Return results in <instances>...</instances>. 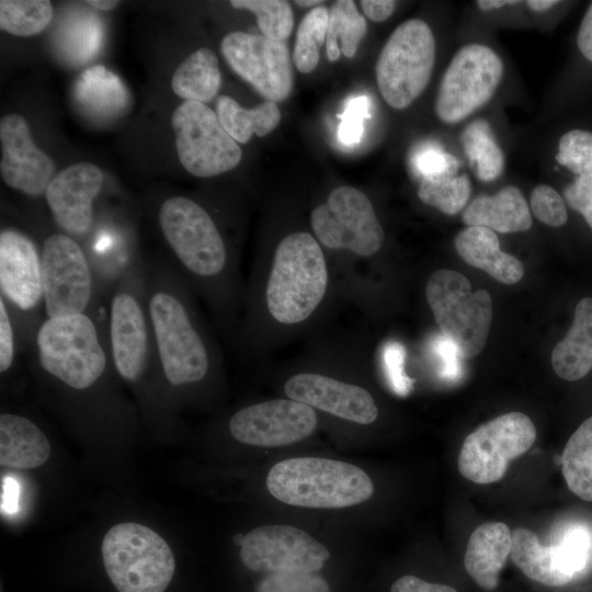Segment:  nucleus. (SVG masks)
<instances>
[{"instance_id": "1", "label": "nucleus", "mask_w": 592, "mask_h": 592, "mask_svg": "<svg viewBox=\"0 0 592 592\" xmlns=\"http://www.w3.org/2000/svg\"><path fill=\"white\" fill-rule=\"evenodd\" d=\"M146 296L166 380L173 387H183L205 379L210 366L208 346L172 267H151L146 272Z\"/></svg>"}, {"instance_id": "2", "label": "nucleus", "mask_w": 592, "mask_h": 592, "mask_svg": "<svg viewBox=\"0 0 592 592\" xmlns=\"http://www.w3.org/2000/svg\"><path fill=\"white\" fill-rule=\"evenodd\" d=\"M266 488L278 501L312 509H340L362 503L374 492L360 467L322 457H294L276 463Z\"/></svg>"}, {"instance_id": "3", "label": "nucleus", "mask_w": 592, "mask_h": 592, "mask_svg": "<svg viewBox=\"0 0 592 592\" xmlns=\"http://www.w3.org/2000/svg\"><path fill=\"white\" fill-rule=\"evenodd\" d=\"M328 269L319 242L308 232H293L277 246L265 289L271 316L284 325L306 320L320 305Z\"/></svg>"}, {"instance_id": "4", "label": "nucleus", "mask_w": 592, "mask_h": 592, "mask_svg": "<svg viewBox=\"0 0 592 592\" xmlns=\"http://www.w3.org/2000/svg\"><path fill=\"white\" fill-rule=\"evenodd\" d=\"M106 573L118 592H164L175 561L166 540L138 523L111 527L102 540Z\"/></svg>"}, {"instance_id": "5", "label": "nucleus", "mask_w": 592, "mask_h": 592, "mask_svg": "<svg viewBox=\"0 0 592 592\" xmlns=\"http://www.w3.org/2000/svg\"><path fill=\"white\" fill-rule=\"evenodd\" d=\"M435 38L420 19L399 24L384 45L375 67L383 99L396 110L408 107L426 88L434 68Z\"/></svg>"}, {"instance_id": "6", "label": "nucleus", "mask_w": 592, "mask_h": 592, "mask_svg": "<svg viewBox=\"0 0 592 592\" xmlns=\"http://www.w3.org/2000/svg\"><path fill=\"white\" fill-rule=\"evenodd\" d=\"M425 296L442 333L456 344L462 357L479 354L492 319L490 294L485 289L471 292L465 275L441 269L429 277Z\"/></svg>"}, {"instance_id": "7", "label": "nucleus", "mask_w": 592, "mask_h": 592, "mask_svg": "<svg viewBox=\"0 0 592 592\" xmlns=\"http://www.w3.org/2000/svg\"><path fill=\"white\" fill-rule=\"evenodd\" d=\"M159 226L182 269L202 280L224 273L227 250L223 237L200 204L185 196H172L159 208Z\"/></svg>"}, {"instance_id": "8", "label": "nucleus", "mask_w": 592, "mask_h": 592, "mask_svg": "<svg viewBox=\"0 0 592 592\" xmlns=\"http://www.w3.org/2000/svg\"><path fill=\"white\" fill-rule=\"evenodd\" d=\"M39 252L46 319L88 314L95 278L81 246L71 236L56 232L43 241Z\"/></svg>"}, {"instance_id": "9", "label": "nucleus", "mask_w": 592, "mask_h": 592, "mask_svg": "<svg viewBox=\"0 0 592 592\" xmlns=\"http://www.w3.org/2000/svg\"><path fill=\"white\" fill-rule=\"evenodd\" d=\"M178 157L197 178H212L239 164L242 151L204 103L182 102L171 116Z\"/></svg>"}, {"instance_id": "10", "label": "nucleus", "mask_w": 592, "mask_h": 592, "mask_svg": "<svg viewBox=\"0 0 592 592\" xmlns=\"http://www.w3.org/2000/svg\"><path fill=\"white\" fill-rule=\"evenodd\" d=\"M503 75V62L493 49L481 44L459 48L441 80L435 113L447 124L462 122L494 94Z\"/></svg>"}, {"instance_id": "11", "label": "nucleus", "mask_w": 592, "mask_h": 592, "mask_svg": "<svg viewBox=\"0 0 592 592\" xmlns=\"http://www.w3.org/2000/svg\"><path fill=\"white\" fill-rule=\"evenodd\" d=\"M535 439V425L526 414L504 413L467 435L459 452L458 470L475 483L499 481L510 462L526 453Z\"/></svg>"}, {"instance_id": "12", "label": "nucleus", "mask_w": 592, "mask_h": 592, "mask_svg": "<svg viewBox=\"0 0 592 592\" xmlns=\"http://www.w3.org/2000/svg\"><path fill=\"white\" fill-rule=\"evenodd\" d=\"M311 228L329 249H348L360 257L376 253L384 230L369 198L353 186H339L310 215Z\"/></svg>"}, {"instance_id": "13", "label": "nucleus", "mask_w": 592, "mask_h": 592, "mask_svg": "<svg viewBox=\"0 0 592 592\" xmlns=\"http://www.w3.org/2000/svg\"><path fill=\"white\" fill-rule=\"evenodd\" d=\"M330 558L329 549L307 532L291 525H263L247 533L240 559L251 571L265 574L316 573Z\"/></svg>"}, {"instance_id": "14", "label": "nucleus", "mask_w": 592, "mask_h": 592, "mask_svg": "<svg viewBox=\"0 0 592 592\" xmlns=\"http://www.w3.org/2000/svg\"><path fill=\"white\" fill-rule=\"evenodd\" d=\"M220 52L229 67L266 101L281 102L289 95L294 78L285 42L235 31L223 38Z\"/></svg>"}, {"instance_id": "15", "label": "nucleus", "mask_w": 592, "mask_h": 592, "mask_svg": "<svg viewBox=\"0 0 592 592\" xmlns=\"http://www.w3.org/2000/svg\"><path fill=\"white\" fill-rule=\"evenodd\" d=\"M0 294L19 330L44 307L41 252L29 236L11 228L0 232Z\"/></svg>"}, {"instance_id": "16", "label": "nucleus", "mask_w": 592, "mask_h": 592, "mask_svg": "<svg viewBox=\"0 0 592 592\" xmlns=\"http://www.w3.org/2000/svg\"><path fill=\"white\" fill-rule=\"evenodd\" d=\"M316 425L314 408L293 399H274L237 411L229 421V432L243 444L278 447L306 439Z\"/></svg>"}, {"instance_id": "17", "label": "nucleus", "mask_w": 592, "mask_h": 592, "mask_svg": "<svg viewBox=\"0 0 592 592\" xmlns=\"http://www.w3.org/2000/svg\"><path fill=\"white\" fill-rule=\"evenodd\" d=\"M0 141V173L4 183L29 196L45 194L55 177V163L36 147L23 116L9 114L1 118Z\"/></svg>"}, {"instance_id": "18", "label": "nucleus", "mask_w": 592, "mask_h": 592, "mask_svg": "<svg viewBox=\"0 0 592 592\" xmlns=\"http://www.w3.org/2000/svg\"><path fill=\"white\" fill-rule=\"evenodd\" d=\"M103 184V173L93 163H73L59 171L45 192L56 224L69 236L82 237L93 221V202Z\"/></svg>"}, {"instance_id": "19", "label": "nucleus", "mask_w": 592, "mask_h": 592, "mask_svg": "<svg viewBox=\"0 0 592 592\" xmlns=\"http://www.w3.org/2000/svg\"><path fill=\"white\" fill-rule=\"evenodd\" d=\"M284 390L289 399L354 423L371 424L378 417L366 389L325 375L296 374L285 383Z\"/></svg>"}, {"instance_id": "20", "label": "nucleus", "mask_w": 592, "mask_h": 592, "mask_svg": "<svg viewBox=\"0 0 592 592\" xmlns=\"http://www.w3.org/2000/svg\"><path fill=\"white\" fill-rule=\"evenodd\" d=\"M512 548V533L502 522L479 525L470 535L464 565L473 580L485 590H493Z\"/></svg>"}, {"instance_id": "21", "label": "nucleus", "mask_w": 592, "mask_h": 592, "mask_svg": "<svg viewBox=\"0 0 592 592\" xmlns=\"http://www.w3.org/2000/svg\"><path fill=\"white\" fill-rule=\"evenodd\" d=\"M73 101L80 112L95 121L119 116L128 105V91L119 77L102 65L87 68L76 80Z\"/></svg>"}, {"instance_id": "22", "label": "nucleus", "mask_w": 592, "mask_h": 592, "mask_svg": "<svg viewBox=\"0 0 592 592\" xmlns=\"http://www.w3.org/2000/svg\"><path fill=\"white\" fill-rule=\"evenodd\" d=\"M454 244L466 263L501 283L511 285L523 277V264L500 249L497 234L489 228L468 226L456 236Z\"/></svg>"}, {"instance_id": "23", "label": "nucleus", "mask_w": 592, "mask_h": 592, "mask_svg": "<svg viewBox=\"0 0 592 592\" xmlns=\"http://www.w3.org/2000/svg\"><path fill=\"white\" fill-rule=\"evenodd\" d=\"M463 221L494 232L526 231L532 226L530 208L516 186H505L493 195H480L465 208Z\"/></svg>"}, {"instance_id": "24", "label": "nucleus", "mask_w": 592, "mask_h": 592, "mask_svg": "<svg viewBox=\"0 0 592 592\" xmlns=\"http://www.w3.org/2000/svg\"><path fill=\"white\" fill-rule=\"evenodd\" d=\"M50 444L43 431L30 419L14 414L0 415V464L16 469L43 465Z\"/></svg>"}, {"instance_id": "25", "label": "nucleus", "mask_w": 592, "mask_h": 592, "mask_svg": "<svg viewBox=\"0 0 592 592\" xmlns=\"http://www.w3.org/2000/svg\"><path fill=\"white\" fill-rule=\"evenodd\" d=\"M551 365L569 382L583 378L592 369V298L584 297L577 304L570 329L553 350Z\"/></svg>"}, {"instance_id": "26", "label": "nucleus", "mask_w": 592, "mask_h": 592, "mask_svg": "<svg viewBox=\"0 0 592 592\" xmlns=\"http://www.w3.org/2000/svg\"><path fill=\"white\" fill-rule=\"evenodd\" d=\"M510 555L522 572L538 583L561 587L574 579L563 561L558 544L544 546L527 528L513 531Z\"/></svg>"}, {"instance_id": "27", "label": "nucleus", "mask_w": 592, "mask_h": 592, "mask_svg": "<svg viewBox=\"0 0 592 592\" xmlns=\"http://www.w3.org/2000/svg\"><path fill=\"white\" fill-rule=\"evenodd\" d=\"M220 82L217 56L212 49L201 47L178 66L171 87L173 92L185 101L205 104L215 98Z\"/></svg>"}, {"instance_id": "28", "label": "nucleus", "mask_w": 592, "mask_h": 592, "mask_svg": "<svg viewBox=\"0 0 592 592\" xmlns=\"http://www.w3.org/2000/svg\"><path fill=\"white\" fill-rule=\"evenodd\" d=\"M216 114L228 135L240 144L248 143L253 134L259 137L270 134L281 122L276 102L265 101L253 109H244L228 95L217 99Z\"/></svg>"}, {"instance_id": "29", "label": "nucleus", "mask_w": 592, "mask_h": 592, "mask_svg": "<svg viewBox=\"0 0 592 592\" xmlns=\"http://www.w3.org/2000/svg\"><path fill=\"white\" fill-rule=\"evenodd\" d=\"M102 35V23L94 12H76L60 23L56 47L68 62L86 64L100 49Z\"/></svg>"}, {"instance_id": "30", "label": "nucleus", "mask_w": 592, "mask_h": 592, "mask_svg": "<svg viewBox=\"0 0 592 592\" xmlns=\"http://www.w3.org/2000/svg\"><path fill=\"white\" fill-rule=\"evenodd\" d=\"M560 464L569 490L584 501H592V417L569 437Z\"/></svg>"}, {"instance_id": "31", "label": "nucleus", "mask_w": 592, "mask_h": 592, "mask_svg": "<svg viewBox=\"0 0 592 592\" xmlns=\"http://www.w3.org/2000/svg\"><path fill=\"white\" fill-rule=\"evenodd\" d=\"M365 18L357 11L354 1H335L329 11L326 49L330 61H335L342 53L352 58L366 34Z\"/></svg>"}, {"instance_id": "32", "label": "nucleus", "mask_w": 592, "mask_h": 592, "mask_svg": "<svg viewBox=\"0 0 592 592\" xmlns=\"http://www.w3.org/2000/svg\"><path fill=\"white\" fill-rule=\"evenodd\" d=\"M465 153L477 177L490 182L499 178L504 168V155L498 145L490 124L485 118L469 123L460 137Z\"/></svg>"}, {"instance_id": "33", "label": "nucleus", "mask_w": 592, "mask_h": 592, "mask_svg": "<svg viewBox=\"0 0 592 592\" xmlns=\"http://www.w3.org/2000/svg\"><path fill=\"white\" fill-rule=\"evenodd\" d=\"M446 172L421 179L418 196L426 205L446 215L462 210L471 194V183L466 174Z\"/></svg>"}, {"instance_id": "34", "label": "nucleus", "mask_w": 592, "mask_h": 592, "mask_svg": "<svg viewBox=\"0 0 592 592\" xmlns=\"http://www.w3.org/2000/svg\"><path fill=\"white\" fill-rule=\"evenodd\" d=\"M53 19L52 2L47 0H1L0 27L21 37L43 32Z\"/></svg>"}, {"instance_id": "35", "label": "nucleus", "mask_w": 592, "mask_h": 592, "mask_svg": "<svg viewBox=\"0 0 592 592\" xmlns=\"http://www.w3.org/2000/svg\"><path fill=\"white\" fill-rule=\"evenodd\" d=\"M329 10L318 5L301 19L294 46L293 60L297 70L309 73L319 62V48L326 42Z\"/></svg>"}, {"instance_id": "36", "label": "nucleus", "mask_w": 592, "mask_h": 592, "mask_svg": "<svg viewBox=\"0 0 592 592\" xmlns=\"http://www.w3.org/2000/svg\"><path fill=\"white\" fill-rule=\"evenodd\" d=\"M236 9H246L257 16L258 27L263 36L285 42L293 31V11L287 1L282 0H232Z\"/></svg>"}, {"instance_id": "37", "label": "nucleus", "mask_w": 592, "mask_h": 592, "mask_svg": "<svg viewBox=\"0 0 592 592\" xmlns=\"http://www.w3.org/2000/svg\"><path fill=\"white\" fill-rule=\"evenodd\" d=\"M556 160L578 177L592 178V133L572 129L563 134Z\"/></svg>"}, {"instance_id": "38", "label": "nucleus", "mask_w": 592, "mask_h": 592, "mask_svg": "<svg viewBox=\"0 0 592 592\" xmlns=\"http://www.w3.org/2000/svg\"><path fill=\"white\" fill-rule=\"evenodd\" d=\"M255 592H331L328 582L316 573L293 572L266 574Z\"/></svg>"}, {"instance_id": "39", "label": "nucleus", "mask_w": 592, "mask_h": 592, "mask_svg": "<svg viewBox=\"0 0 592 592\" xmlns=\"http://www.w3.org/2000/svg\"><path fill=\"white\" fill-rule=\"evenodd\" d=\"M534 216L542 223L560 227L567 223L568 214L563 198L549 185L535 186L530 197Z\"/></svg>"}, {"instance_id": "40", "label": "nucleus", "mask_w": 592, "mask_h": 592, "mask_svg": "<svg viewBox=\"0 0 592 592\" xmlns=\"http://www.w3.org/2000/svg\"><path fill=\"white\" fill-rule=\"evenodd\" d=\"M369 116V101L366 95H357L344 105L338 126V139L345 146L360 143L364 134V121Z\"/></svg>"}, {"instance_id": "41", "label": "nucleus", "mask_w": 592, "mask_h": 592, "mask_svg": "<svg viewBox=\"0 0 592 592\" xmlns=\"http://www.w3.org/2000/svg\"><path fill=\"white\" fill-rule=\"evenodd\" d=\"M412 167L421 178L457 172L458 162L448 152L434 145L419 148L412 156Z\"/></svg>"}, {"instance_id": "42", "label": "nucleus", "mask_w": 592, "mask_h": 592, "mask_svg": "<svg viewBox=\"0 0 592 592\" xmlns=\"http://www.w3.org/2000/svg\"><path fill=\"white\" fill-rule=\"evenodd\" d=\"M15 325L11 312L0 296V373H7L15 360Z\"/></svg>"}, {"instance_id": "43", "label": "nucleus", "mask_w": 592, "mask_h": 592, "mask_svg": "<svg viewBox=\"0 0 592 592\" xmlns=\"http://www.w3.org/2000/svg\"><path fill=\"white\" fill-rule=\"evenodd\" d=\"M563 196L569 206L579 212L592 229V178L577 177L563 190Z\"/></svg>"}, {"instance_id": "44", "label": "nucleus", "mask_w": 592, "mask_h": 592, "mask_svg": "<svg viewBox=\"0 0 592 592\" xmlns=\"http://www.w3.org/2000/svg\"><path fill=\"white\" fill-rule=\"evenodd\" d=\"M405 350L396 342L386 345L384 350V362L392 388L399 395H406L411 387V380L403 372Z\"/></svg>"}, {"instance_id": "45", "label": "nucleus", "mask_w": 592, "mask_h": 592, "mask_svg": "<svg viewBox=\"0 0 592 592\" xmlns=\"http://www.w3.org/2000/svg\"><path fill=\"white\" fill-rule=\"evenodd\" d=\"M434 350L441 363L442 376L452 380L458 378L462 374V355L456 344L443 334L435 340Z\"/></svg>"}, {"instance_id": "46", "label": "nucleus", "mask_w": 592, "mask_h": 592, "mask_svg": "<svg viewBox=\"0 0 592 592\" xmlns=\"http://www.w3.org/2000/svg\"><path fill=\"white\" fill-rule=\"evenodd\" d=\"M390 592H457L453 587L428 582L414 576H403L397 579Z\"/></svg>"}, {"instance_id": "47", "label": "nucleus", "mask_w": 592, "mask_h": 592, "mask_svg": "<svg viewBox=\"0 0 592 592\" xmlns=\"http://www.w3.org/2000/svg\"><path fill=\"white\" fill-rule=\"evenodd\" d=\"M577 45L581 54L592 62V2L581 21Z\"/></svg>"}, {"instance_id": "48", "label": "nucleus", "mask_w": 592, "mask_h": 592, "mask_svg": "<svg viewBox=\"0 0 592 592\" xmlns=\"http://www.w3.org/2000/svg\"><path fill=\"white\" fill-rule=\"evenodd\" d=\"M360 3L365 15L375 22L387 20L396 7V1L391 0H362Z\"/></svg>"}, {"instance_id": "49", "label": "nucleus", "mask_w": 592, "mask_h": 592, "mask_svg": "<svg viewBox=\"0 0 592 592\" xmlns=\"http://www.w3.org/2000/svg\"><path fill=\"white\" fill-rule=\"evenodd\" d=\"M519 2L520 1L517 0H478L476 3L480 10L490 11L508 5H514Z\"/></svg>"}, {"instance_id": "50", "label": "nucleus", "mask_w": 592, "mask_h": 592, "mask_svg": "<svg viewBox=\"0 0 592 592\" xmlns=\"http://www.w3.org/2000/svg\"><path fill=\"white\" fill-rule=\"evenodd\" d=\"M558 3L559 1L557 0H527L525 1V4L535 12H543V11L549 10Z\"/></svg>"}, {"instance_id": "51", "label": "nucleus", "mask_w": 592, "mask_h": 592, "mask_svg": "<svg viewBox=\"0 0 592 592\" xmlns=\"http://www.w3.org/2000/svg\"><path fill=\"white\" fill-rule=\"evenodd\" d=\"M87 3L102 11L113 10L119 4L118 1H112V0H90V1H87Z\"/></svg>"}, {"instance_id": "52", "label": "nucleus", "mask_w": 592, "mask_h": 592, "mask_svg": "<svg viewBox=\"0 0 592 592\" xmlns=\"http://www.w3.org/2000/svg\"><path fill=\"white\" fill-rule=\"evenodd\" d=\"M295 3L298 4V5H301V7H312V5L322 3V1H320V0H312V1L311 0L310 1H307V0L299 1V0H297V1H295Z\"/></svg>"}]
</instances>
